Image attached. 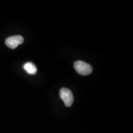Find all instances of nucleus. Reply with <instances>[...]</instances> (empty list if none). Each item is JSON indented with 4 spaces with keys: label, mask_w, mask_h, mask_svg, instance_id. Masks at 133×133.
Instances as JSON below:
<instances>
[{
    "label": "nucleus",
    "mask_w": 133,
    "mask_h": 133,
    "mask_svg": "<svg viewBox=\"0 0 133 133\" xmlns=\"http://www.w3.org/2000/svg\"><path fill=\"white\" fill-rule=\"evenodd\" d=\"M60 97L64 102L66 107H71L74 103V95L71 91L67 88H63L60 90Z\"/></svg>",
    "instance_id": "2"
},
{
    "label": "nucleus",
    "mask_w": 133,
    "mask_h": 133,
    "mask_svg": "<svg viewBox=\"0 0 133 133\" xmlns=\"http://www.w3.org/2000/svg\"><path fill=\"white\" fill-rule=\"evenodd\" d=\"M24 38L21 35H16L8 38L5 41L6 46L11 49H15L19 44L24 43Z\"/></svg>",
    "instance_id": "3"
},
{
    "label": "nucleus",
    "mask_w": 133,
    "mask_h": 133,
    "mask_svg": "<svg viewBox=\"0 0 133 133\" xmlns=\"http://www.w3.org/2000/svg\"><path fill=\"white\" fill-rule=\"evenodd\" d=\"M24 69L29 74L35 75L37 72V68L32 62H26L24 65Z\"/></svg>",
    "instance_id": "4"
},
{
    "label": "nucleus",
    "mask_w": 133,
    "mask_h": 133,
    "mask_svg": "<svg viewBox=\"0 0 133 133\" xmlns=\"http://www.w3.org/2000/svg\"><path fill=\"white\" fill-rule=\"evenodd\" d=\"M74 68L79 74L86 76L91 74L92 71V67L91 65L81 61H78L74 63Z\"/></svg>",
    "instance_id": "1"
}]
</instances>
